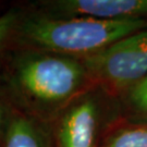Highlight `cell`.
Wrapping results in <instances>:
<instances>
[{
	"label": "cell",
	"mask_w": 147,
	"mask_h": 147,
	"mask_svg": "<svg viewBox=\"0 0 147 147\" xmlns=\"http://www.w3.org/2000/svg\"><path fill=\"white\" fill-rule=\"evenodd\" d=\"M147 28V20L35 16L20 22L23 42L47 53L88 57L124 37Z\"/></svg>",
	"instance_id": "cell-1"
},
{
	"label": "cell",
	"mask_w": 147,
	"mask_h": 147,
	"mask_svg": "<svg viewBox=\"0 0 147 147\" xmlns=\"http://www.w3.org/2000/svg\"><path fill=\"white\" fill-rule=\"evenodd\" d=\"M87 71L79 60L49 53L23 55L14 70V84L38 105H58L78 93Z\"/></svg>",
	"instance_id": "cell-2"
},
{
	"label": "cell",
	"mask_w": 147,
	"mask_h": 147,
	"mask_svg": "<svg viewBox=\"0 0 147 147\" xmlns=\"http://www.w3.org/2000/svg\"><path fill=\"white\" fill-rule=\"evenodd\" d=\"M88 74L115 89L131 88L147 75V28L85 57Z\"/></svg>",
	"instance_id": "cell-3"
},
{
	"label": "cell",
	"mask_w": 147,
	"mask_h": 147,
	"mask_svg": "<svg viewBox=\"0 0 147 147\" xmlns=\"http://www.w3.org/2000/svg\"><path fill=\"white\" fill-rule=\"evenodd\" d=\"M51 18L147 20V0H60L50 2Z\"/></svg>",
	"instance_id": "cell-4"
},
{
	"label": "cell",
	"mask_w": 147,
	"mask_h": 147,
	"mask_svg": "<svg viewBox=\"0 0 147 147\" xmlns=\"http://www.w3.org/2000/svg\"><path fill=\"white\" fill-rule=\"evenodd\" d=\"M97 118V107L92 99L71 107L61 120L60 147H96Z\"/></svg>",
	"instance_id": "cell-5"
},
{
	"label": "cell",
	"mask_w": 147,
	"mask_h": 147,
	"mask_svg": "<svg viewBox=\"0 0 147 147\" xmlns=\"http://www.w3.org/2000/svg\"><path fill=\"white\" fill-rule=\"evenodd\" d=\"M5 147H42L39 135L31 122L22 117L10 122L5 133Z\"/></svg>",
	"instance_id": "cell-6"
},
{
	"label": "cell",
	"mask_w": 147,
	"mask_h": 147,
	"mask_svg": "<svg viewBox=\"0 0 147 147\" xmlns=\"http://www.w3.org/2000/svg\"><path fill=\"white\" fill-rule=\"evenodd\" d=\"M105 147H147V127H132L118 132Z\"/></svg>",
	"instance_id": "cell-7"
},
{
	"label": "cell",
	"mask_w": 147,
	"mask_h": 147,
	"mask_svg": "<svg viewBox=\"0 0 147 147\" xmlns=\"http://www.w3.org/2000/svg\"><path fill=\"white\" fill-rule=\"evenodd\" d=\"M130 104L137 116L147 121V75L130 88Z\"/></svg>",
	"instance_id": "cell-8"
},
{
	"label": "cell",
	"mask_w": 147,
	"mask_h": 147,
	"mask_svg": "<svg viewBox=\"0 0 147 147\" xmlns=\"http://www.w3.org/2000/svg\"><path fill=\"white\" fill-rule=\"evenodd\" d=\"M20 22V13L14 9L0 16V53L12 33L18 28Z\"/></svg>",
	"instance_id": "cell-9"
},
{
	"label": "cell",
	"mask_w": 147,
	"mask_h": 147,
	"mask_svg": "<svg viewBox=\"0 0 147 147\" xmlns=\"http://www.w3.org/2000/svg\"><path fill=\"white\" fill-rule=\"evenodd\" d=\"M1 124H2V112H1V108H0V130H1Z\"/></svg>",
	"instance_id": "cell-10"
}]
</instances>
